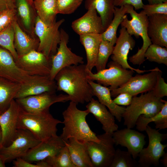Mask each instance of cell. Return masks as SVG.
<instances>
[{"mask_svg":"<svg viewBox=\"0 0 167 167\" xmlns=\"http://www.w3.org/2000/svg\"><path fill=\"white\" fill-rule=\"evenodd\" d=\"M57 90L68 95L70 101L83 104L89 102L93 96L84 64L69 66L61 70L56 75Z\"/></svg>","mask_w":167,"mask_h":167,"instance_id":"obj_1","label":"cell"},{"mask_svg":"<svg viewBox=\"0 0 167 167\" xmlns=\"http://www.w3.org/2000/svg\"><path fill=\"white\" fill-rule=\"evenodd\" d=\"M89 113L87 109L79 110L76 103L70 101L62 113L64 126L60 136L64 141L71 138L84 142L100 141L86 121V118Z\"/></svg>","mask_w":167,"mask_h":167,"instance_id":"obj_2","label":"cell"},{"mask_svg":"<svg viewBox=\"0 0 167 167\" xmlns=\"http://www.w3.org/2000/svg\"><path fill=\"white\" fill-rule=\"evenodd\" d=\"M62 121L54 118L49 110L32 113L21 110L19 115L17 128L27 129L40 141L57 136V125Z\"/></svg>","mask_w":167,"mask_h":167,"instance_id":"obj_3","label":"cell"},{"mask_svg":"<svg viewBox=\"0 0 167 167\" xmlns=\"http://www.w3.org/2000/svg\"><path fill=\"white\" fill-rule=\"evenodd\" d=\"M125 6L126 8V13L130 15L131 19L129 20L127 15H125L120 24L121 27L125 28L131 36L133 35L137 39L140 36L143 41L141 48L138 49L135 54L130 57L129 60L133 64L140 66L145 61V53L152 44L148 34V17L140 12L137 13L131 5Z\"/></svg>","mask_w":167,"mask_h":167,"instance_id":"obj_4","label":"cell"},{"mask_svg":"<svg viewBox=\"0 0 167 167\" xmlns=\"http://www.w3.org/2000/svg\"><path fill=\"white\" fill-rule=\"evenodd\" d=\"M164 101L156 96L152 90L141 93L139 96H133L131 104L126 108L122 115L124 125L132 129L140 115L146 117L155 116L161 110Z\"/></svg>","mask_w":167,"mask_h":167,"instance_id":"obj_5","label":"cell"},{"mask_svg":"<svg viewBox=\"0 0 167 167\" xmlns=\"http://www.w3.org/2000/svg\"><path fill=\"white\" fill-rule=\"evenodd\" d=\"M64 21L65 19H62L52 25H48L41 21L37 16L34 32L39 41L37 51L48 57L56 53L60 41L59 28Z\"/></svg>","mask_w":167,"mask_h":167,"instance_id":"obj_6","label":"cell"},{"mask_svg":"<svg viewBox=\"0 0 167 167\" xmlns=\"http://www.w3.org/2000/svg\"><path fill=\"white\" fill-rule=\"evenodd\" d=\"M148 138V144L140 152L138 161L139 167H149L152 165H159L160 159L165 152L167 144H163L162 142L167 137V134H162L159 130L153 129L148 125L145 131Z\"/></svg>","mask_w":167,"mask_h":167,"instance_id":"obj_7","label":"cell"},{"mask_svg":"<svg viewBox=\"0 0 167 167\" xmlns=\"http://www.w3.org/2000/svg\"><path fill=\"white\" fill-rule=\"evenodd\" d=\"M108 66L109 68L95 73L87 69L88 79L96 81L105 87L109 86V88L111 90L117 88L126 83L134 73V71L124 68L113 61L108 63Z\"/></svg>","mask_w":167,"mask_h":167,"instance_id":"obj_8","label":"cell"},{"mask_svg":"<svg viewBox=\"0 0 167 167\" xmlns=\"http://www.w3.org/2000/svg\"><path fill=\"white\" fill-rule=\"evenodd\" d=\"M97 136L99 142H85L93 167H109L115 152L112 134L105 132Z\"/></svg>","mask_w":167,"mask_h":167,"instance_id":"obj_9","label":"cell"},{"mask_svg":"<svg viewBox=\"0 0 167 167\" xmlns=\"http://www.w3.org/2000/svg\"><path fill=\"white\" fill-rule=\"evenodd\" d=\"M41 142L28 130L18 129L11 143L0 148V156L5 163L10 162L22 157Z\"/></svg>","mask_w":167,"mask_h":167,"instance_id":"obj_10","label":"cell"},{"mask_svg":"<svg viewBox=\"0 0 167 167\" xmlns=\"http://www.w3.org/2000/svg\"><path fill=\"white\" fill-rule=\"evenodd\" d=\"M60 41L56 53L50 57L51 68L49 76L52 79L61 70L73 65L84 64L83 58L73 53L67 46L69 36L62 28L60 30Z\"/></svg>","mask_w":167,"mask_h":167,"instance_id":"obj_11","label":"cell"},{"mask_svg":"<svg viewBox=\"0 0 167 167\" xmlns=\"http://www.w3.org/2000/svg\"><path fill=\"white\" fill-rule=\"evenodd\" d=\"M162 74L161 71L156 67L147 74L132 76L120 87L110 90L111 96L115 97L123 92L128 93L133 96L151 91L156 85L159 76Z\"/></svg>","mask_w":167,"mask_h":167,"instance_id":"obj_12","label":"cell"},{"mask_svg":"<svg viewBox=\"0 0 167 167\" xmlns=\"http://www.w3.org/2000/svg\"><path fill=\"white\" fill-rule=\"evenodd\" d=\"M15 99L22 110L32 113L49 110L50 106L54 103L70 101L69 96L66 94L57 95L56 92H45Z\"/></svg>","mask_w":167,"mask_h":167,"instance_id":"obj_13","label":"cell"},{"mask_svg":"<svg viewBox=\"0 0 167 167\" xmlns=\"http://www.w3.org/2000/svg\"><path fill=\"white\" fill-rule=\"evenodd\" d=\"M17 66L31 75H49L51 60L43 53L33 50L21 56L15 61Z\"/></svg>","mask_w":167,"mask_h":167,"instance_id":"obj_14","label":"cell"},{"mask_svg":"<svg viewBox=\"0 0 167 167\" xmlns=\"http://www.w3.org/2000/svg\"><path fill=\"white\" fill-rule=\"evenodd\" d=\"M111 57L112 61L118 64L124 68L133 70L138 74L152 71L153 69L148 70H141L134 68L129 65L127 62L128 55L130 50H132L135 47V41L124 27H121Z\"/></svg>","mask_w":167,"mask_h":167,"instance_id":"obj_15","label":"cell"},{"mask_svg":"<svg viewBox=\"0 0 167 167\" xmlns=\"http://www.w3.org/2000/svg\"><path fill=\"white\" fill-rule=\"evenodd\" d=\"M115 145L125 147L135 159L143 148L146 141L145 135L143 134L128 128L117 130L112 134Z\"/></svg>","mask_w":167,"mask_h":167,"instance_id":"obj_16","label":"cell"},{"mask_svg":"<svg viewBox=\"0 0 167 167\" xmlns=\"http://www.w3.org/2000/svg\"><path fill=\"white\" fill-rule=\"evenodd\" d=\"M20 110V107L14 99L8 108L0 115L2 133L0 148L8 146L15 137L18 129V121Z\"/></svg>","mask_w":167,"mask_h":167,"instance_id":"obj_17","label":"cell"},{"mask_svg":"<svg viewBox=\"0 0 167 167\" xmlns=\"http://www.w3.org/2000/svg\"><path fill=\"white\" fill-rule=\"evenodd\" d=\"M32 76L19 68L11 53L0 46V77L21 84Z\"/></svg>","mask_w":167,"mask_h":167,"instance_id":"obj_18","label":"cell"},{"mask_svg":"<svg viewBox=\"0 0 167 167\" xmlns=\"http://www.w3.org/2000/svg\"><path fill=\"white\" fill-rule=\"evenodd\" d=\"M65 145V141L58 135L41 141L29 149L22 158L30 162H37L55 156Z\"/></svg>","mask_w":167,"mask_h":167,"instance_id":"obj_19","label":"cell"},{"mask_svg":"<svg viewBox=\"0 0 167 167\" xmlns=\"http://www.w3.org/2000/svg\"><path fill=\"white\" fill-rule=\"evenodd\" d=\"M56 81L52 79L49 75H33L28 81L21 85L15 99L45 92H56Z\"/></svg>","mask_w":167,"mask_h":167,"instance_id":"obj_20","label":"cell"},{"mask_svg":"<svg viewBox=\"0 0 167 167\" xmlns=\"http://www.w3.org/2000/svg\"><path fill=\"white\" fill-rule=\"evenodd\" d=\"M82 16L73 21L71 27L79 35L88 34H102L105 31L102 19L93 5H91Z\"/></svg>","mask_w":167,"mask_h":167,"instance_id":"obj_21","label":"cell"},{"mask_svg":"<svg viewBox=\"0 0 167 167\" xmlns=\"http://www.w3.org/2000/svg\"><path fill=\"white\" fill-rule=\"evenodd\" d=\"M16 20L21 28L31 36L37 38L34 28L37 16L33 4L28 0H14Z\"/></svg>","mask_w":167,"mask_h":167,"instance_id":"obj_22","label":"cell"},{"mask_svg":"<svg viewBox=\"0 0 167 167\" xmlns=\"http://www.w3.org/2000/svg\"><path fill=\"white\" fill-rule=\"evenodd\" d=\"M148 34L152 44L167 48V15L148 17Z\"/></svg>","mask_w":167,"mask_h":167,"instance_id":"obj_23","label":"cell"},{"mask_svg":"<svg viewBox=\"0 0 167 167\" xmlns=\"http://www.w3.org/2000/svg\"><path fill=\"white\" fill-rule=\"evenodd\" d=\"M86 107L89 113H92L102 125V128L105 132L112 134L118 130V127L115 122V117L98 100L92 98Z\"/></svg>","mask_w":167,"mask_h":167,"instance_id":"obj_24","label":"cell"},{"mask_svg":"<svg viewBox=\"0 0 167 167\" xmlns=\"http://www.w3.org/2000/svg\"><path fill=\"white\" fill-rule=\"evenodd\" d=\"M88 81L92 87L93 96H96L100 102L107 107L118 122H121L126 107L118 105L114 102L109 88L89 79Z\"/></svg>","mask_w":167,"mask_h":167,"instance_id":"obj_25","label":"cell"},{"mask_svg":"<svg viewBox=\"0 0 167 167\" xmlns=\"http://www.w3.org/2000/svg\"><path fill=\"white\" fill-rule=\"evenodd\" d=\"M14 30V45L18 56L25 54L33 50H37L39 41L38 38L33 37L24 32L16 20L13 23Z\"/></svg>","mask_w":167,"mask_h":167,"instance_id":"obj_26","label":"cell"},{"mask_svg":"<svg viewBox=\"0 0 167 167\" xmlns=\"http://www.w3.org/2000/svg\"><path fill=\"white\" fill-rule=\"evenodd\" d=\"M65 142L75 167H93L85 142L73 138Z\"/></svg>","mask_w":167,"mask_h":167,"instance_id":"obj_27","label":"cell"},{"mask_svg":"<svg viewBox=\"0 0 167 167\" xmlns=\"http://www.w3.org/2000/svg\"><path fill=\"white\" fill-rule=\"evenodd\" d=\"M79 40L84 46L86 53L87 70L92 71L96 65L101 40V34H88L79 35Z\"/></svg>","mask_w":167,"mask_h":167,"instance_id":"obj_28","label":"cell"},{"mask_svg":"<svg viewBox=\"0 0 167 167\" xmlns=\"http://www.w3.org/2000/svg\"><path fill=\"white\" fill-rule=\"evenodd\" d=\"M33 4L37 16L44 24L51 25L56 21L57 0H34Z\"/></svg>","mask_w":167,"mask_h":167,"instance_id":"obj_29","label":"cell"},{"mask_svg":"<svg viewBox=\"0 0 167 167\" xmlns=\"http://www.w3.org/2000/svg\"><path fill=\"white\" fill-rule=\"evenodd\" d=\"M21 84L0 77V115L15 99Z\"/></svg>","mask_w":167,"mask_h":167,"instance_id":"obj_30","label":"cell"},{"mask_svg":"<svg viewBox=\"0 0 167 167\" xmlns=\"http://www.w3.org/2000/svg\"><path fill=\"white\" fill-rule=\"evenodd\" d=\"M91 5L94 6L99 14L105 30L113 17L114 0H85V7L86 10Z\"/></svg>","mask_w":167,"mask_h":167,"instance_id":"obj_31","label":"cell"},{"mask_svg":"<svg viewBox=\"0 0 167 167\" xmlns=\"http://www.w3.org/2000/svg\"><path fill=\"white\" fill-rule=\"evenodd\" d=\"M154 122L155 127L159 130L167 128V101H164V105L161 110L155 116L146 117L140 115L137 119L135 126L140 131H145L148 124Z\"/></svg>","mask_w":167,"mask_h":167,"instance_id":"obj_32","label":"cell"},{"mask_svg":"<svg viewBox=\"0 0 167 167\" xmlns=\"http://www.w3.org/2000/svg\"><path fill=\"white\" fill-rule=\"evenodd\" d=\"M126 8L125 6H115L113 17L106 30L101 34V40L107 41L115 45L117 37V32L123 17L126 13Z\"/></svg>","mask_w":167,"mask_h":167,"instance_id":"obj_33","label":"cell"},{"mask_svg":"<svg viewBox=\"0 0 167 167\" xmlns=\"http://www.w3.org/2000/svg\"><path fill=\"white\" fill-rule=\"evenodd\" d=\"M44 160L50 167H75L66 145L57 154Z\"/></svg>","mask_w":167,"mask_h":167,"instance_id":"obj_34","label":"cell"},{"mask_svg":"<svg viewBox=\"0 0 167 167\" xmlns=\"http://www.w3.org/2000/svg\"><path fill=\"white\" fill-rule=\"evenodd\" d=\"M114 45L109 41L101 40L95 66L97 72L106 68L109 58L112 54Z\"/></svg>","mask_w":167,"mask_h":167,"instance_id":"obj_35","label":"cell"},{"mask_svg":"<svg viewBox=\"0 0 167 167\" xmlns=\"http://www.w3.org/2000/svg\"><path fill=\"white\" fill-rule=\"evenodd\" d=\"M144 57L151 62L167 66V48L152 44L146 50Z\"/></svg>","mask_w":167,"mask_h":167,"instance_id":"obj_36","label":"cell"},{"mask_svg":"<svg viewBox=\"0 0 167 167\" xmlns=\"http://www.w3.org/2000/svg\"><path fill=\"white\" fill-rule=\"evenodd\" d=\"M139 164L133 159L130 153L118 148L115 150L114 155L109 167H137Z\"/></svg>","mask_w":167,"mask_h":167,"instance_id":"obj_37","label":"cell"},{"mask_svg":"<svg viewBox=\"0 0 167 167\" xmlns=\"http://www.w3.org/2000/svg\"><path fill=\"white\" fill-rule=\"evenodd\" d=\"M14 30L13 24L0 32V46L8 51L15 61L18 56L14 46Z\"/></svg>","mask_w":167,"mask_h":167,"instance_id":"obj_38","label":"cell"},{"mask_svg":"<svg viewBox=\"0 0 167 167\" xmlns=\"http://www.w3.org/2000/svg\"><path fill=\"white\" fill-rule=\"evenodd\" d=\"M83 0H57L58 14H70L80 6Z\"/></svg>","mask_w":167,"mask_h":167,"instance_id":"obj_39","label":"cell"},{"mask_svg":"<svg viewBox=\"0 0 167 167\" xmlns=\"http://www.w3.org/2000/svg\"><path fill=\"white\" fill-rule=\"evenodd\" d=\"M140 12L148 17L155 14L167 15V2L153 4H144Z\"/></svg>","mask_w":167,"mask_h":167,"instance_id":"obj_40","label":"cell"},{"mask_svg":"<svg viewBox=\"0 0 167 167\" xmlns=\"http://www.w3.org/2000/svg\"><path fill=\"white\" fill-rule=\"evenodd\" d=\"M16 20L15 8H8L0 12V32L12 24Z\"/></svg>","mask_w":167,"mask_h":167,"instance_id":"obj_41","label":"cell"},{"mask_svg":"<svg viewBox=\"0 0 167 167\" xmlns=\"http://www.w3.org/2000/svg\"><path fill=\"white\" fill-rule=\"evenodd\" d=\"M162 75L159 76L156 84L152 90L156 96L161 98L167 96V84L162 77Z\"/></svg>","mask_w":167,"mask_h":167,"instance_id":"obj_42","label":"cell"},{"mask_svg":"<svg viewBox=\"0 0 167 167\" xmlns=\"http://www.w3.org/2000/svg\"><path fill=\"white\" fill-rule=\"evenodd\" d=\"M26 161L22 158H17L13 161L14 167H50L44 160L33 164Z\"/></svg>","mask_w":167,"mask_h":167,"instance_id":"obj_43","label":"cell"},{"mask_svg":"<svg viewBox=\"0 0 167 167\" xmlns=\"http://www.w3.org/2000/svg\"><path fill=\"white\" fill-rule=\"evenodd\" d=\"M114 5L116 7L130 5L136 11L142 9L144 4L143 0H114Z\"/></svg>","mask_w":167,"mask_h":167,"instance_id":"obj_44","label":"cell"},{"mask_svg":"<svg viewBox=\"0 0 167 167\" xmlns=\"http://www.w3.org/2000/svg\"><path fill=\"white\" fill-rule=\"evenodd\" d=\"M133 96L127 92H122L116 96L113 101L118 105L127 106L131 103Z\"/></svg>","mask_w":167,"mask_h":167,"instance_id":"obj_45","label":"cell"},{"mask_svg":"<svg viewBox=\"0 0 167 167\" xmlns=\"http://www.w3.org/2000/svg\"><path fill=\"white\" fill-rule=\"evenodd\" d=\"M11 8H15L14 0H0V12Z\"/></svg>","mask_w":167,"mask_h":167,"instance_id":"obj_46","label":"cell"},{"mask_svg":"<svg viewBox=\"0 0 167 167\" xmlns=\"http://www.w3.org/2000/svg\"><path fill=\"white\" fill-rule=\"evenodd\" d=\"M162 159L161 160L162 163L165 167H167V153H165L161 157Z\"/></svg>","mask_w":167,"mask_h":167,"instance_id":"obj_47","label":"cell"},{"mask_svg":"<svg viewBox=\"0 0 167 167\" xmlns=\"http://www.w3.org/2000/svg\"><path fill=\"white\" fill-rule=\"evenodd\" d=\"M147 1L149 4L160 3L167 2V0H145Z\"/></svg>","mask_w":167,"mask_h":167,"instance_id":"obj_48","label":"cell"},{"mask_svg":"<svg viewBox=\"0 0 167 167\" xmlns=\"http://www.w3.org/2000/svg\"><path fill=\"white\" fill-rule=\"evenodd\" d=\"M5 163L3 161V159L0 156V167H5Z\"/></svg>","mask_w":167,"mask_h":167,"instance_id":"obj_49","label":"cell"},{"mask_svg":"<svg viewBox=\"0 0 167 167\" xmlns=\"http://www.w3.org/2000/svg\"><path fill=\"white\" fill-rule=\"evenodd\" d=\"M2 138V133L1 128L0 125V144H1Z\"/></svg>","mask_w":167,"mask_h":167,"instance_id":"obj_50","label":"cell"},{"mask_svg":"<svg viewBox=\"0 0 167 167\" xmlns=\"http://www.w3.org/2000/svg\"><path fill=\"white\" fill-rule=\"evenodd\" d=\"M32 4H33V2L34 0H28Z\"/></svg>","mask_w":167,"mask_h":167,"instance_id":"obj_51","label":"cell"}]
</instances>
